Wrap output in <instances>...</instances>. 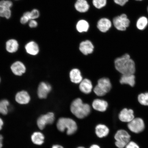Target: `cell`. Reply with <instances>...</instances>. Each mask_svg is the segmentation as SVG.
<instances>
[{
  "label": "cell",
  "mask_w": 148,
  "mask_h": 148,
  "mask_svg": "<svg viewBox=\"0 0 148 148\" xmlns=\"http://www.w3.org/2000/svg\"><path fill=\"white\" fill-rule=\"evenodd\" d=\"M114 65L116 69L122 75H134L136 71L134 61L127 53L116 58Z\"/></svg>",
  "instance_id": "6da1fadb"
},
{
  "label": "cell",
  "mask_w": 148,
  "mask_h": 148,
  "mask_svg": "<svg viewBox=\"0 0 148 148\" xmlns=\"http://www.w3.org/2000/svg\"><path fill=\"white\" fill-rule=\"evenodd\" d=\"M70 110L76 117L82 119L90 114L91 108L89 105L85 103L81 99L77 98L73 101L70 106Z\"/></svg>",
  "instance_id": "7a4b0ae2"
},
{
  "label": "cell",
  "mask_w": 148,
  "mask_h": 148,
  "mask_svg": "<svg viewBox=\"0 0 148 148\" xmlns=\"http://www.w3.org/2000/svg\"><path fill=\"white\" fill-rule=\"evenodd\" d=\"M57 127L59 131L64 132L66 129V134L71 135L76 132L77 125L76 122L70 118H61L59 119L57 123Z\"/></svg>",
  "instance_id": "3957f363"
},
{
  "label": "cell",
  "mask_w": 148,
  "mask_h": 148,
  "mask_svg": "<svg viewBox=\"0 0 148 148\" xmlns=\"http://www.w3.org/2000/svg\"><path fill=\"white\" fill-rule=\"evenodd\" d=\"M112 88V84L109 79L102 78L98 81L97 84L94 88L95 93L98 96L102 97L108 92Z\"/></svg>",
  "instance_id": "277c9868"
},
{
  "label": "cell",
  "mask_w": 148,
  "mask_h": 148,
  "mask_svg": "<svg viewBox=\"0 0 148 148\" xmlns=\"http://www.w3.org/2000/svg\"><path fill=\"white\" fill-rule=\"evenodd\" d=\"M116 140L115 144L118 148H124L130 141L131 136L128 132L124 130H118L114 136Z\"/></svg>",
  "instance_id": "5b68a950"
},
{
  "label": "cell",
  "mask_w": 148,
  "mask_h": 148,
  "mask_svg": "<svg viewBox=\"0 0 148 148\" xmlns=\"http://www.w3.org/2000/svg\"><path fill=\"white\" fill-rule=\"evenodd\" d=\"M127 127L131 132L139 134L145 129V125L143 120L141 118H134L127 124Z\"/></svg>",
  "instance_id": "8992f818"
},
{
  "label": "cell",
  "mask_w": 148,
  "mask_h": 148,
  "mask_svg": "<svg viewBox=\"0 0 148 148\" xmlns=\"http://www.w3.org/2000/svg\"><path fill=\"white\" fill-rule=\"evenodd\" d=\"M54 114L53 112L41 115L38 118L37 121V125L40 130H42L47 125L52 124L55 120Z\"/></svg>",
  "instance_id": "52a82bcc"
},
{
  "label": "cell",
  "mask_w": 148,
  "mask_h": 148,
  "mask_svg": "<svg viewBox=\"0 0 148 148\" xmlns=\"http://www.w3.org/2000/svg\"><path fill=\"white\" fill-rule=\"evenodd\" d=\"M130 21L126 15L123 14L120 16H116L113 19V24L114 27L118 30L125 31L129 27Z\"/></svg>",
  "instance_id": "ba28073f"
},
{
  "label": "cell",
  "mask_w": 148,
  "mask_h": 148,
  "mask_svg": "<svg viewBox=\"0 0 148 148\" xmlns=\"http://www.w3.org/2000/svg\"><path fill=\"white\" fill-rule=\"evenodd\" d=\"M119 118L122 122L129 123L134 118V111L131 109H123L120 112Z\"/></svg>",
  "instance_id": "9c48e42d"
},
{
  "label": "cell",
  "mask_w": 148,
  "mask_h": 148,
  "mask_svg": "<svg viewBox=\"0 0 148 148\" xmlns=\"http://www.w3.org/2000/svg\"><path fill=\"white\" fill-rule=\"evenodd\" d=\"M51 90L50 85L45 82H42L39 85L38 90V95L40 99H45Z\"/></svg>",
  "instance_id": "30bf717a"
},
{
  "label": "cell",
  "mask_w": 148,
  "mask_h": 148,
  "mask_svg": "<svg viewBox=\"0 0 148 148\" xmlns=\"http://www.w3.org/2000/svg\"><path fill=\"white\" fill-rule=\"evenodd\" d=\"M31 98L28 92L25 90H22L16 93L15 100L16 102L21 105L27 104L30 101Z\"/></svg>",
  "instance_id": "8fae6325"
},
{
  "label": "cell",
  "mask_w": 148,
  "mask_h": 148,
  "mask_svg": "<svg viewBox=\"0 0 148 148\" xmlns=\"http://www.w3.org/2000/svg\"><path fill=\"white\" fill-rule=\"evenodd\" d=\"M11 69L15 75L18 76L23 75L26 69L25 65L20 61H16L11 66Z\"/></svg>",
  "instance_id": "7c38bea8"
},
{
  "label": "cell",
  "mask_w": 148,
  "mask_h": 148,
  "mask_svg": "<svg viewBox=\"0 0 148 148\" xmlns=\"http://www.w3.org/2000/svg\"><path fill=\"white\" fill-rule=\"evenodd\" d=\"M94 49L93 44L90 40H86L82 42L79 45V50L85 55L92 53Z\"/></svg>",
  "instance_id": "4fadbf2b"
},
{
  "label": "cell",
  "mask_w": 148,
  "mask_h": 148,
  "mask_svg": "<svg viewBox=\"0 0 148 148\" xmlns=\"http://www.w3.org/2000/svg\"><path fill=\"white\" fill-rule=\"evenodd\" d=\"M92 106L95 110L104 112L107 110L108 103L106 101L100 99H96L92 102Z\"/></svg>",
  "instance_id": "5bb4252c"
},
{
  "label": "cell",
  "mask_w": 148,
  "mask_h": 148,
  "mask_svg": "<svg viewBox=\"0 0 148 148\" xmlns=\"http://www.w3.org/2000/svg\"><path fill=\"white\" fill-rule=\"evenodd\" d=\"M112 25V23L110 20L106 18H103L98 21L97 27L101 32H106L110 29Z\"/></svg>",
  "instance_id": "9a60e30c"
},
{
  "label": "cell",
  "mask_w": 148,
  "mask_h": 148,
  "mask_svg": "<svg viewBox=\"0 0 148 148\" xmlns=\"http://www.w3.org/2000/svg\"><path fill=\"white\" fill-rule=\"evenodd\" d=\"M92 88V83L91 81L89 79H84L80 83L79 89L83 93L89 94L91 92Z\"/></svg>",
  "instance_id": "2e32d148"
},
{
  "label": "cell",
  "mask_w": 148,
  "mask_h": 148,
  "mask_svg": "<svg viewBox=\"0 0 148 148\" xmlns=\"http://www.w3.org/2000/svg\"><path fill=\"white\" fill-rule=\"evenodd\" d=\"M25 49L28 54L33 56L37 55L39 51V48L38 44L34 41L28 42L25 46Z\"/></svg>",
  "instance_id": "e0dca14e"
},
{
  "label": "cell",
  "mask_w": 148,
  "mask_h": 148,
  "mask_svg": "<svg viewBox=\"0 0 148 148\" xmlns=\"http://www.w3.org/2000/svg\"><path fill=\"white\" fill-rule=\"evenodd\" d=\"M110 132L108 127L104 125L99 124L96 126L95 133L99 138H103L107 136Z\"/></svg>",
  "instance_id": "ac0fdd59"
},
{
  "label": "cell",
  "mask_w": 148,
  "mask_h": 148,
  "mask_svg": "<svg viewBox=\"0 0 148 148\" xmlns=\"http://www.w3.org/2000/svg\"><path fill=\"white\" fill-rule=\"evenodd\" d=\"M75 6L76 10L81 13L87 12L90 8L89 5L86 0H77Z\"/></svg>",
  "instance_id": "d6986e66"
},
{
  "label": "cell",
  "mask_w": 148,
  "mask_h": 148,
  "mask_svg": "<svg viewBox=\"0 0 148 148\" xmlns=\"http://www.w3.org/2000/svg\"><path fill=\"white\" fill-rule=\"evenodd\" d=\"M45 137L42 133L40 132H35L33 133L31 136V140L32 143L35 145H42L44 143Z\"/></svg>",
  "instance_id": "ffe728a7"
},
{
  "label": "cell",
  "mask_w": 148,
  "mask_h": 148,
  "mask_svg": "<svg viewBox=\"0 0 148 148\" xmlns=\"http://www.w3.org/2000/svg\"><path fill=\"white\" fill-rule=\"evenodd\" d=\"M70 77L72 82L76 84L80 83L82 80L81 72L77 69H74L71 70L70 73Z\"/></svg>",
  "instance_id": "44dd1931"
},
{
  "label": "cell",
  "mask_w": 148,
  "mask_h": 148,
  "mask_svg": "<svg viewBox=\"0 0 148 148\" xmlns=\"http://www.w3.org/2000/svg\"><path fill=\"white\" fill-rule=\"evenodd\" d=\"M121 84H128L131 87L135 84V76L134 75H122L120 80Z\"/></svg>",
  "instance_id": "7402d4cb"
},
{
  "label": "cell",
  "mask_w": 148,
  "mask_h": 148,
  "mask_svg": "<svg viewBox=\"0 0 148 148\" xmlns=\"http://www.w3.org/2000/svg\"><path fill=\"white\" fill-rule=\"evenodd\" d=\"M18 46L17 40L13 39L9 40L6 43V49L10 53L16 52L18 49Z\"/></svg>",
  "instance_id": "603a6c76"
},
{
  "label": "cell",
  "mask_w": 148,
  "mask_h": 148,
  "mask_svg": "<svg viewBox=\"0 0 148 148\" xmlns=\"http://www.w3.org/2000/svg\"><path fill=\"white\" fill-rule=\"evenodd\" d=\"M89 24L84 20H81L77 22L76 25L77 30L79 32H86L89 28Z\"/></svg>",
  "instance_id": "cb8c5ba5"
},
{
  "label": "cell",
  "mask_w": 148,
  "mask_h": 148,
  "mask_svg": "<svg viewBox=\"0 0 148 148\" xmlns=\"http://www.w3.org/2000/svg\"><path fill=\"white\" fill-rule=\"evenodd\" d=\"M9 102L7 99H3L0 101V114L5 115L8 114Z\"/></svg>",
  "instance_id": "d4e9b609"
},
{
  "label": "cell",
  "mask_w": 148,
  "mask_h": 148,
  "mask_svg": "<svg viewBox=\"0 0 148 148\" xmlns=\"http://www.w3.org/2000/svg\"><path fill=\"white\" fill-rule=\"evenodd\" d=\"M148 23L147 18L145 16H142L137 22L136 27L140 30H143L147 26Z\"/></svg>",
  "instance_id": "484cf974"
},
{
  "label": "cell",
  "mask_w": 148,
  "mask_h": 148,
  "mask_svg": "<svg viewBox=\"0 0 148 148\" xmlns=\"http://www.w3.org/2000/svg\"><path fill=\"white\" fill-rule=\"evenodd\" d=\"M138 101L140 104L148 106V92L139 94L138 97Z\"/></svg>",
  "instance_id": "4316f807"
},
{
  "label": "cell",
  "mask_w": 148,
  "mask_h": 148,
  "mask_svg": "<svg viewBox=\"0 0 148 148\" xmlns=\"http://www.w3.org/2000/svg\"><path fill=\"white\" fill-rule=\"evenodd\" d=\"M11 11L10 9L0 8V16L9 19L11 16Z\"/></svg>",
  "instance_id": "83f0119b"
},
{
  "label": "cell",
  "mask_w": 148,
  "mask_h": 148,
  "mask_svg": "<svg viewBox=\"0 0 148 148\" xmlns=\"http://www.w3.org/2000/svg\"><path fill=\"white\" fill-rule=\"evenodd\" d=\"M107 0H92V3L95 8L101 9L106 5Z\"/></svg>",
  "instance_id": "f1b7e54d"
},
{
  "label": "cell",
  "mask_w": 148,
  "mask_h": 148,
  "mask_svg": "<svg viewBox=\"0 0 148 148\" xmlns=\"http://www.w3.org/2000/svg\"><path fill=\"white\" fill-rule=\"evenodd\" d=\"M12 3L9 1L3 0L0 1V8L10 9L12 6Z\"/></svg>",
  "instance_id": "f546056e"
},
{
  "label": "cell",
  "mask_w": 148,
  "mask_h": 148,
  "mask_svg": "<svg viewBox=\"0 0 148 148\" xmlns=\"http://www.w3.org/2000/svg\"><path fill=\"white\" fill-rule=\"evenodd\" d=\"M30 14L31 19L34 20L38 18L40 16V13L38 10L34 9L30 12Z\"/></svg>",
  "instance_id": "4dcf8cb0"
},
{
  "label": "cell",
  "mask_w": 148,
  "mask_h": 148,
  "mask_svg": "<svg viewBox=\"0 0 148 148\" xmlns=\"http://www.w3.org/2000/svg\"><path fill=\"white\" fill-rule=\"evenodd\" d=\"M125 148H140V147L135 142L130 141L125 146Z\"/></svg>",
  "instance_id": "1f68e13d"
},
{
  "label": "cell",
  "mask_w": 148,
  "mask_h": 148,
  "mask_svg": "<svg viewBox=\"0 0 148 148\" xmlns=\"http://www.w3.org/2000/svg\"><path fill=\"white\" fill-rule=\"evenodd\" d=\"M29 20L30 19L27 16L23 14V16L20 18V23L23 25H25L26 24Z\"/></svg>",
  "instance_id": "d6a6232c"
},
{
  "label": "cell",
  "mask_w": 148,
  "mask_h": 148,
  "mask_svg": "<svg viewBox=\"0 0 148 148\" xmlns=\"http://www.w3.org/2000/svg\"><path fill=\"white\" fill-rule=\"evenodd\" d=\"M114 1L116 4L123 6L128 1V0H114Z\"/></svg>",
  "instance_id": "836d02e7"
},
{
  "label": "cell",
  "mask_w": 148,
  "mask_h": 148,
  "mask_svg": "<svg viewBox=\"0 0 148 148\" xmlns=\"http://www.w3.org/2000/svg\"><path fill=\"white\" fill-rule=\"evenodd\" d=\"M38 23L36 21L34 20H31L29 23V27L31 28H35L37 27Z\"/></svg>",
  "instance_id": "e575fe53"
},
{
  "label": "cell",
  "mask_w": 148,
  "mask_h": 148,
  "mask_svg": "<svg viewBox=\"0 0 148 148\" xmlns=\"http://www.w3.org/2000/svg\"><path fill=\"white\" fill-rule=\"evenodd\" d=\"M3 137L0 134V148H2L3 147Z\"/></svg>",
  "instance_id": "d590c367"
},
{
  "label": "cell",
  "mask_w": 148,
  "mask_h": 148,
  "mask_svg": "<svg viewBox=\"0 0 148 148\" xmlns=\"http://www.w3.org/2000/svg\"><path fill=\"white\" fill-rule=\"evenodd\" d=\"M3 124H4V123H3V120L1 118H0V131L2 129Z\"/></svg>",
  "instance_id": "8d00e7d4"
},
{
  "label": "cell",
  "mask_w": 148,
  "mask_h": 148,
  "mask_svg": "<svg viewBox=\"0 0 148 148\" xmlns=\"http://www.w3.org/2000/svg\"><path fill=\"white\" fill-rule=\"evenodd\" d=\"M52 148H64L63 147H62V146L60 145H54L53 146V147Z\"/></svg>",
  "instance_id": "74e56055"
},
{
  "label": "cell",
  "mask_w": 148,
  "mask_h": 148,
  "mask_svg": "<svg viewBox=\"0 0 148 148\" xmlns=\"http://www.w3.org/2000/svg\"><path fill=\"white\" fill-rule=\"evenodd\" d=\"M90 148H101L99 145H92Z\"/></svg>",
  "instance_id": "f35d334b"
},
{
  "label": "cell",
  "mask_w": 148,
  "mask_h": 148,
  "mask_svg": "<svg viewBox=\"0 0 148 148\" xmlns=\"http://www.w3.org/2000/svg\"><path fill=\"white\" fill-rule=\"evenodd\" d=\"M77 148H85L84 147H77Z\"/></svg>",
  "instance_id": "ab89813d"
},
{
  "label": "cell",
  "mask_w": 148,
  "mask_h": 148,
  "mask_svg": "<svg viewBox=\"0 0 148 148\" xmlns=\"http://www.w3.org/2000/svg\"><path fill=\"white\" fill-rule=\"evenodd\" d=\"M136 1H142V0H136Z\"/></svg>",
  "instance_id": "60d3db41"
},
{
  "label": "cell",
  "mask_w": 148,
  "mask_h": 148,
  "mask_svg": "<svg viewBox=\"0 0 148 148\" xmlns=\"http://www.w3.org/2000/svg\"><path fill=\"white\" fill-rule=\"evenodd\" d=\"M0 82H1V78H0Z\"/></svg>",
  "instance_id": "b9f144b4"
},
{
  "label": "cell",
  "mask_w": 148,
  "mask_h": 148,
  "mask_svg": "<svg viewBox=\"0 0 148 148\" xmlns=\"http://www.w3.org/2000/svg\"><path fill=\"white\" fill-rule=\"evenodd\" d=\"M147 10H148V9H147Z\"/></svg>",
  "instance_id": "7bdbcfd3"
}]
</instances>
